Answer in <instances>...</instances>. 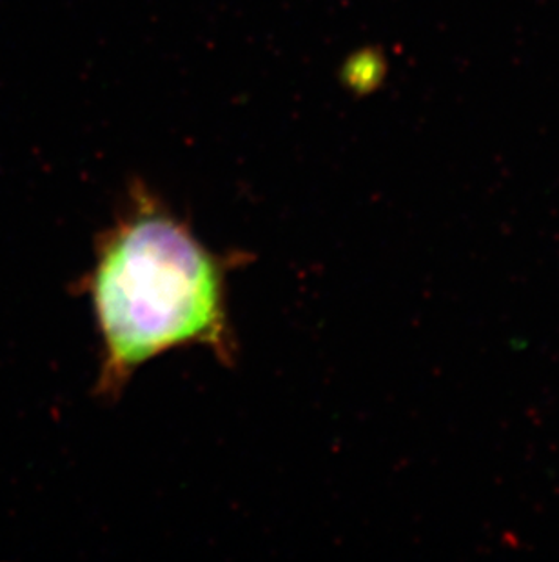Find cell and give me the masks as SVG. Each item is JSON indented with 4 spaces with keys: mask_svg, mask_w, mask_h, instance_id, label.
Here are the masks:
<instances>
[{
    "mask_svg": "<svg viewBox=\"0 0 559 562\" xmlns=\"http://www.w3.org/2000/svg\"><path fill=\"white\" fill-rule=\"evenodd\" d=\"M343 74H345V82L351 86V90H375L376 86L384 80L386 63L380 54L364 52V54L354 55L353 59H349Z\"/></svg>",
    "mask_w": 559,
    "mask_h": 562,
    "instance_id": "2",
    "label": "cell"
},
{
    "mask_svg": "<svg viewBox=\"0 0 559 562\" xmlns=\"http://www.w3.org/2000/svg\"><path fill=\"white\" fill-rule=\"evenodd\" d=\"M224 259L142 182L96 246L88 293L101 334L99 392L116 395L162 353L204 346L235 359Z\"/></svg>",
    "mask_w": 559,
    "mask_h": 562,
    "instance_id": "1",
    "label": "cell"
}]
</instances>
